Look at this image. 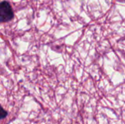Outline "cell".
Listing matches in <instances>:
<instances>
[{
	"instance_id": "2",
	"label": "cell",
	"mask_w": 125,
	"mask_h": 124,
	"mask_svg": "<svg viewBox=\"0 0 125 124\" xmlns=\"http://www.w3.org/2000/svg\"><path fill=\"white\" fill-rule=\"evenodd\" d=\"M8 113L4 110L3 107H1V112H0V115H1V119H4V118H6L7 116Z\"/></svg>"
},
{
	"instance_id": "1",
	"label": "cell",
	"mask_w": 125,
	"mask_h": 124,
	"mask_svg": "<svg viewBox=\"0 0 125 124\" xmlns=\"http://www.w3.org/2000/svg\"><path fill=\"white\" fill-rule=\"evenodd\" d=\"M14 17L13 10L10 4L7 1H1L0 4V18L1 23L8 22Z\"/></svg>"
}]
</instances>
